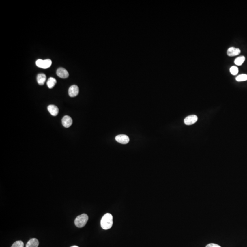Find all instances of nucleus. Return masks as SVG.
<instances>
[{
	"instance_id": "nucleus-8",
	"label": "nucleus",
	"mask_w": 247,
	"mask_h": 247,
	"mask_svg": "<svg viewBox=\"0 0 247 247\" xmlns=\"http://www.w3.org/2000/svg\"><path fill=\"white\" fill-rule=\"evenodd\" d=\"M198 117L195 115H192L188 116L184 120L185 125H191L195 123L197 121Z\"/></svg>"
},
{
	"instance_id": "nucleus-12",
	"label": "nucleus",
	"mask_w": 247,
	"mask_h": 247,
	"mask_svg": "<svg viewBox=\"0 0 247 247\" xmlns=\"http://www.w3.org/2000/svg\"><path fill=\"white\" fill-rule=\"evenodd\" d=\"M46 76L44 73H40L38 75L37 80L39 85H44L46 81Z\"/></svg>"
},
{
	"instance_id": "nucleus-5",
	"label": "nucleus",
	"mask_w": 247,
	"mask_h": 247,
	"mask_svg": "<svg viewBox=\"0 0 247 247\" xmlns=\"http://www.w3.org/2000/svg\"><path fill=\"white\" fill-rule=\"evenodd\" d=\"M62 124L64 127L69 128L72 124V119L69 116L66 115L64 116L62 119Z\"/></svg>"
},
{
	"instance_id": "nucleus-2",
	"label": "nucleus",
	"mask_w": 247,
	"mask_h": 247,
	"mask_svg": "<svg viewBox=\"0 0 247 247\" xmlns=\"http://www.w3.org/2000/svg\"><path fill=\"white\" fill-rule=\"evenodd\" d=\"M88 220V216L86 214H83L76 217L75 220V224L77 227H83L87 223Z\"/></svg>"
},
{
	"instance_id": "nucleus-6",
	"label": "nucleus",
	"mask_w": 247,
	"mask_h": 247,
	"mask_svg": "<svg viewBox=\"0 0 247 247\" xmlns=\"http://www.w3.org/2000/svg\"><path fill=\"white\" fill-rule=\"evenodd\" d=\"M56 74L59 77L61 78L65 79L69 76V73L68 71L64 68H59L56 72Z\"/></svg>"
},
{
	"instance_id": "nucleus-19",
	"label": "nucleus",
	"mask_w": 247,
	"mask_h": 247,
	"mask_svg": "<svg viewBox=\"0 0 247 247\" xmlns=\"http://www.w3.org/2000/svg\"><path fill=\"white\" fill-rule=\"evenodd\" d=\"M71 247H79L78 246H76V245H74V246H72Z\"/></svg>"
},
{
	"instance_id": "nucleus-13",
	"label": "nucleus",
	"mask_w": 247,
	"mask_h": 247,
	"mask_svg": "<svg viewBox=\"0 0 247 247\" xmlns=\"http://www.w3.org/2000/svg\"><path fill=\"white\" fill-rule=\"evenodd\" d=\"M56 83L57 82L55 79L53 77H50L47 82V85L49 88H52L56 84Z\"/></svg>"
},
{
	"instance_id": "nucleus-4",
	"label": "nucleus",
	"mask_w": 247,
	"mask_h": 247,
	"mask_svg": "<svg viewBox=\"0 0 247 247\" xmlns=\"http://www.w3.org/2000/svg\"><path fill=\"white\" fill-rule=\"evenodd\" d=\"M79 92V87L76 85H73L69 88L68 93L71 97H75L78 94Z\"/></svg>"
},
{
	"instance_id": "nucleus-7",
	"label": "nucleus",
	"mask_w": 247,
	"mask_h": 247,
	"mask_svg": "<svg viewBox=\"0 0 247 247\" xmlns=\"http://www.w3.org/2000/svg\"><path fill=\"white\" fill-rule=\"evenodd\" d=\"M115 140L118 142L122 144H126L129 142L130 139L129 137L126 135H120L116 136Z\"/></svg>"
},
{
	"instance_id": "nucleus-10",
	"label": "nucleus",
	"mask_w": 247,
	"mask_h": 247,
	"mask_svg": "<svg viewBox=\"0 0 247 247\" xmlns=\"http://www.w3.org/2000/svg\"><path fill=\"white\" fill-rule=\"evenodd\" d=\"M47 109L52 116H55L58 114L59 109L55 105H50L48 106Z\"/></svg>"
},
{
	"instance_id": "nucleus-17",
	"label": "nucleus",
	"mask_w": 247,
	"mask_h": 247,
	"mask_svg": "<svg viewBox=\"0 0 247 247\" xmlns=\"http://www.w3.org/2000/svg\"><path fill=\"white\" fill-rule=\"evenodd\" d=\"M11 247H24V244L22 241H16Z\"/></svg>"
},
{
	"instance_id": "nucleus-15",
	"label": "nucleus",
	"mask_w": 247,
	"mask_h": 247,
	"mask_svg": "<svg viewBox=\"0 0 247 247\" xmlns=\"http://www.w3.org/2000/svg\"><path fill=\"white\" fill-rule=\"evenodd\" d=\"M236 80L238 82H243V81H247V75L244 74H241L236 77Z\"/></svg>"
},
{
	"instance_id": "nucleus-9",
	"label": "nucleus",
	"mask_w": 247,
	"mask_h": 247,
	"mask_svg": "<svg viewBox=\"0 0 247 247\" xmlns=\"http://www.w3.org/2000/svg\"><path fill=\"white\" fill-rule=\"evenodd\" d=\"M241 53V50L238 48L231 47L227 50V54L229 56H234L238 55Z\"/></svg>"
},
{
	"instance_id": "nucleus-1",
	"label": "nucleus",
	"mask_w": 247,
	"mask_h": 247,
	"mask_svg": "<svg viewBox=\"0 0 247 247\" xmlns=\"http://www.w3.org/2000/svg\"><path fill=\"white\" fill-rule=\"evenodd\" d=\"M113 217L110 213H106L101 220V226L104 230L109 229L112 227Z\"/></svg>"
},
{
	"instance_id": "nucleus-14",
	"label": "nucleus",
	"mask_w": 247,
	"mask_h": 247,
	"mask_svg": "<svg viewBox=\"0 0 247 247\" xmlns=\"http://www.w3.org/2000/svg\"><path fill=\"white\" fill-rule=\"evenodd\" d=\"M245 60V58L244 56H239L235 59L234 61V63L236 65L241 66L243 64Z\"/></svg>"
},
{
	"instance_id": "nucleus-16",
	"label": "nucleus",
	"mask_w": 247,
	"mask_h": 247,
	"mask_svg": "<svg viewBox=\"0 0 247 247\" xmlns=\"http://www.w3.org/2000/svg\"><path fill=\"white\" fill-rule=\"evenodd\" d=\"M230 72L233 75H237L238 73V68L236 66H233L230 68Z\"/></svg>"
},
{
	"instance_id": "nucleus-11",
	"label": "nucleus",
	"mask_w": 247,
	"mask_h": 247,
	"mask_svg": "<svg viewBox=\"0 0 247 247\" xmlns=\"http://www.w3.org/2000/svg\"><path fill=\"white\" fill-rule=\"evenodd\" d=\"M39 242L36 238H32L27 243L26 247H38L39 246Z\"/></svg>"
},
{
	"instance_id": "nucleus-3",
	"label": "nucleus",
	"mask_w": 247,
	"mask_h": 247,
	"mask_svg": "<svg viewBox=\"0 0 247 247\" xmlns=\"http://www.w3.org/2000/svg\"><path fill=\"white\" fill-rule=\"evenodd\" d=\"M52 64V61L50 59L43 60L39 59L36 62V65L38 67L41 68L47 69L50 68Z\"/></svg>"
},
{
	"instance_id": "nucleus-18",
	"label": "nucleus",
	"mask_w": 247,
	"mask_h": 247,
	"mask_svg": "<svg viewBox=\"0 0 247 247\" xmlns=\"http://www.w3.org/2000/svg\"><path fill=\"white\" fill-rule=\"evenodd\" d=\"M206 247H221L220 245H218L217 244H208L206 245Z\"/></svg>"
}]
</instances>
